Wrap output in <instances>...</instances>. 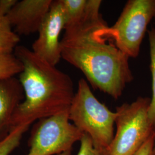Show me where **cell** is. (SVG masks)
<instances>
[{
  "instance_id": "cell-3",
  "label": "cell",
  "mask_w": 155,
  "mask_h": 155,
  "mask_svg": "<svg viewBox=\"0 0 155 155\" xmlns=\"http://www.w3.org/2000/svg\"><path fill=\"white\" fill-rule=\"evenodd\" d=\"M71 122L83 133L91 138L94 147L106 151L114 136L116 112L111 111L92 93L85 79L79 81L68 109Z\"/></svg>"
},
{
  "instance_id": "cell-4",
  "label": "cell",
  "mask_w": 155,
  "mask_h": 155,
  "mask_svg": "<svg viewBox=\"0 0 155 155\" xmlns=\"http://www.w3.org/2000/svg\"><path fill=\"white\" fill-rule=\"evenodd\" d=\"M150 98L140 97L116 108V132L106 155H134L155 132L148 114Z\"/></svg>"
},
{
  "instance_id": "cell-5",
  "label": "cell",
  "mask_w": 155,
  "mask_h": 155,
  "mask_svg": "<svg viewBox=\"0 0 155 155\" xmlns=\"http://www.w3.org/2000/svg\"><path fill=\"white\" fill-rule=\"evenodd\" d=\"M82 133L69 119L68 111L38 120L32 129L26 155H58L71 150Z\"/></svg>"
},
{
  "instance_id": "cell-2",
  "label": "cell",
  "mask_w": 155,
  "mask_h": 155,
  "mask_svg": "<svg viewBox=\"0 0 155 155\" xmlns=\"http://www.w3.org/2000/svg\"><path fill=\"white\" fill-rule=\"evenodd\" d=\"M14 54L22 63L24 98L14 113L12 130L68 111L75 94L71 77L25 46L18 45Z\"/></svg>"
},
{
  "instance_id": "cell-12",
  "label": "cell",
  "mask_w": 155,
  "mask_h": 155,
  "mask_svg": "<svg viewBox=\"0 0 155 155\" xmlns=\"http://www.w3.org/2000/svg\"><path fill=\"white\" fill-rule=\"evenodd\" d=\"M22 68V63L14 54H0V80L15 77Z\"/></svg>"
},
{
  "instance_id": "cell-10",
  "label": "cell",
  "mask_w": 155,
  "mask_h": 155,
  "mask_svg": "<svg viewBox=\"0 0 155 155\" xmlns=\"http://www.w3.org/2000/svg\"><path fill=\"white\" fill-rule=\"evenodd\" d=\"M20 40L7 18L0 15V54H14Z\"/></svg>"
},
{
  "instance_id": "cell-6",
  "label": "cell",
  "mask_w": 155,
  "mask_h": 155,
  "mask_svg": "<svg viewBox=\"0 0 155 155\" xmlns=\"http://www.w3.org/2000/svg\"><path fill=\"white\" fill-rule=\"evenodd\" d=\"M154 18L155 0L128 1L110 27L117 47L129 58H137L148 25Z\"/></svg>"
},
{
  "instance_id": "cell-16",
  "label": "cell",
  "mask_w": 155,
  "mask_h": 155,
  "mask_svg": "<svg viewBox=\"0 0 155 155\" xmlns=\"http://www.w3.org/2000/svg\"><path fill=\"white\" fill-rule=\"evenodd\" d=\"M155 140V132L143 144L134 155H153V150Z\"/></svg>"
},
{
  "instance_id": "cell-9",
  "label": "cell",
  "mask_w": 155,
  "mask_h": 155,
  "mask_svg": "<svg viewBox=\"0 0 155 155\" xmlns=\"http://www.w3.org/2000/svg\"><path fill=\"white\" fill-rule=\"evenodd\" d=\"M24 98L19 79L12 77L0 80V140L12 130V121L17 107Z\"/></svg>"
},
{
  "instance_id": "cell-13",
  "label": "cell",
  "mask_w": 155,
  "mask_h": 155,
  "mask_svg": "<svg viewBox=\"0 0 155 155\" xmlns=\"http://www.w3.org/2000/svg\"><path fill=\"white\" fill-rule=\"evenodd\" d=\"M150 43V68L152 74V95L150 98L148 114L150 121L155 125V28L152 27L148 31Z\"/></svg>"
},
{
  "instance_id": "cell-14",
  "label": "cell",
  "mask_w": 155,
  "mask_h": 155,
  "mask_svg": "<svg viewBox=\"0 0 155 155\" xmlns=\"http://www.w3.org/2000/svg\"><path fill=\"white\" fill-rule=\"evenodd\" d=\"M29 127L28 125H21L15 127L6 137L0 140V155H9L18 147Z\"/></svg>"
},
{
  "instance_id": "cell-7",
  "label": "cell",
  "mask_w": 155,
  "mask_h": 155,
  "mask_svg": "<svg viewBox=\"0 0 155 155\" xmlns=\"http://www.w3.org/2000/svg\"><path fill=\"white\" fill-rule=\"evenodd\" d=\"M65 19L61 0L52 1L50 11L39 29L32 51L50 64L56 66L61 58L59 37L64 30Z\"/></svg>"
},
{
  "instance_id": "cell-11",
  "label": "cell",
  "mask_w": 155,
  "mask_h": 155,
  "mask_svg": "<svg viewBox=\"0 0 155 155\" xmlns=\"http://www.w3.org/2000/svg\"><path fill=\"white\" fill-rule=\"evenodd\" d=\"M88 0H61L64 19V29L79 21L86 12Z\"/></svg>"
},
{
  "instance_id": "cell-1",
  "label": "cell",
  "mask_w": 155,
  "mask_h": 155,
  "mask_svg": "<svg viewBox=\"0 0 155 155\" xmlns=\"http://www.w3.org/2000/svg\"><path fill=\"white\" fill-rule=\"evenodd\" d=\"M101 0H88L82 19L65 29L61 58L83 72L94 88L115 100L132 81L129 57L120 50L100 14Z\"/></svg>"
},
{
  "instance_id": "cell-19",
  "label": "cell",
  "mask_w": 155,
  "mask_h": 155,
  "mask_svg": "<svg viewBox=\"0 0 155 155\" xmlns=\"http://www.w3.org/2000/svg\"><path fill=\"white\" fill-rule=\"evenodd\" d=\"M155 140H154V145H153V155H155Z\"/></svg>"
},
{
  "instance_id": "cell-17",
  "label": "cell",
  "mask_w": 155,
  "mask_h": 155,
  "mask_svg": "<svg viewBox=\"0 0 155 155\" xmlns=\"http://www.w3.org/2000/svg\"><path fill=\"white\" fill-rule=\"evenodd\" d=\"M17 1V0H0V15L6 16Z\"/></svg>"
},
{
  "instance_id": "cell-18",
  "label": "cell",
  "mask_w": 155,
  "mask_h": 155,
  "mask_svg": "<svg viewBox=\"0 0 155 155\" xmlns=\"http://www.w3.org/2000/svg\"><path fill=\"white\" fill-rule=\"evenodd\" d=\"M58 155H72V153H71V150L67 151L66 152H64V153H61V154Z\"/></svg>"
},
{
  "instance_id": "cell-8",
  "label": "cell",
  "mask_w": 155,
  "mask_h": 155,
  "mask_svg": "<svg viewBox=\"0 0 155 155\" xmlns=\"http://www.w3.org/2000/svg\"><path fill=\"white\" fill-rule=\"evenodd\" d=\"M52 0H22L17 1L6 16L15 32L28 36L38 32L50 11Z\"/></svg>"
},
{
  "instance_id": "cell-15",
  "label": "cell",
  "mask_w": 155,
  "mask_h": 155,
  "mask_svg": "<svg viewBox=\"0 0 155 155\" xmlns=\"http://www.w3.org/2000/svg\"><path fill=\"white\" fill-rule=\"evenodd\" d=\"M80 142V148L77 155H106V151L98 150L94 147L88 135L83 134Z\"/></svg>"
}]
</instances>
